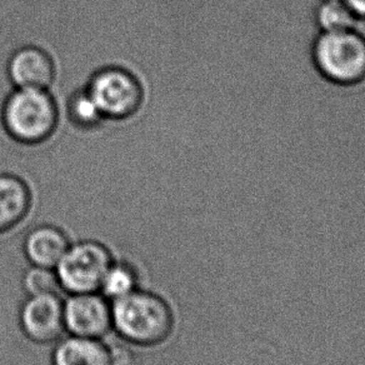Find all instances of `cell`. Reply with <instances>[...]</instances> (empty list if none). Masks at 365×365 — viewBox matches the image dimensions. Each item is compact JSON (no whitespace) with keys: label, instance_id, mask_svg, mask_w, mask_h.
<instances>
[{"label":"cell","instance_id":"cell-1","mask_svg":"<svg viewBox=\"0 0 365 365\" xmlns=\"http://www.w3.org/2000/svg\"><path fill=\"white\" fill-rule=\"evenodd\" d=\"M113 333L124 343L153 349L169 341L177 329L172 302L154 290L139 288L112 302Z\"/></svg>","mask_w":365,"mask_h":365},{"label":"cell","instance_id":"cell-2","mask_svg":"<svg viewBox=\"0 0 365 365\" xmlns=\"http://www.w3.org/2000/svg\"><path fill=\"white\" fill-rule=\"evenodd\" d=\"M0 120L13 142L41 147L56 135L61 106L49 89L13 88L1 106Z\"/></svg>","mask_w":365,"mask_h":365},{"label":"cell","instance_id":"cell-3","mask_svg":"<svg viewBox=\"0 0 365 365\" xmlns=\"http://www.w3.org/2000/svg\"><path fill=\"white\" fill-rule=\"evenodd\" d=\"M315 71L334 86H365V31L360 28L319 31L312 49Z\"/></svg>","mask_w":365,"mask_h":365},{"label":"cell","instance_id":"cell-4","mask_svg":"<svg viewBox=\"0 0 365 365\" xmlns=\"http://www.w3.org/2000/svg\"><path fill=\"white\" fill-rule=\"evenodd\" d=\"M84 86L108 124H120L135 119L145 104L147 91L144 83L127 66H101L91 73Z\"/></svg>","mask_w":365,"mask_h":365},{"label":"cell","instance_id":"cell-5","mask_svg":"<svg viewBox=\"0 0 365 365\" xmlns=\"http://www.w3.org/2000/svg\"><path fill=\"white\" fill-rule=\"evenodd\" d=\"M114 259L112 249L101 240L81 239L71 242L56 267L61 292L66 294L99 292Z\"/></svg>","mask_w":365,"mask_h":365},{"label":"cell","instance_id":"cell-6","mask_svg":"<svg viewBox=\"0 0 365 365\" xmlns=\"http://www.w3.org/2000/svg\"><path fill=\"white\" fill-rule=\"evenodd\" d=\"M64 299L61 294L26 295L18 310V325L26 340L53 345L66 335Z\"/></svg>","mask_w":365,"mask_h":365},{"label":"cell","instance_id":"cell-7","mask_svg":"<svg viewBox=\"0 0 365 365\" xmlns=\"http://www.w3.org/2000/svg\"><path fill=\"white\" fill-rule=\"evenodd\" d=\"M63 309L66 334L107 339L113 333L112 302L101 292L68 294Z\"/></svg>","mask_w":365,"mask_h":365},{"label":"cell","instance_id":"cell-8","mask_svg":"<svg viewBox=\"0 0 365 365\" xmlns=\"http://www.w3.org/2000/svg\"><path fill=\"white\" fill-rule=\"evenodd\" d=\"M6 71L11 88L51 91L58 76L54 56L46 48L36 44L16 48L6 61Z\"/></svg>","mask_w":365,"mask_h":365},{"label":"cell","instance_id":"cell-9","mask_svg":"<svg viewBox=\"0 0 365 365\" xmlns=\"http://www.w3.org/2000/svg\"><path fill=\"white\" fill-rule=\"evenodd\" d=\"M34 212L31 184L14 173L0 172V237L21 228Z\"/></svg>","mask_w":365,"mask_h":365},{"label":"cell","instance_id":"cell-10","mask_svg":"<svg viewBox=\"0 0 365 365\" xmlns=\"http://www.w3.org/2000/svg\"><path fill=\"white\" fill-rule=\"evenodd\" d=\"M71 242V235L61 225L44 222L26 232L21 250L29 265L56 269Z\"/></svg>","mask_w":365,"mask_h":365},{"label":"cell","instance_id":"cell-11","mask_svg":"<svg viewBox=\"0 0 365 365\" xmlns=\"http://www.w3.org/2000/svg\"><path fill=\"white\" fill-rule=\"evenodd\" d=\"M51 346V365H122L117 349L106 339L66 334Z\"/></svg>","mask_w":365,"mask_h":365},{"label":"cell","instance_id":"cell-12","mask_svg":"<svg viewBox=\"0 0 365 365\" xmlns=\"http://www.w3.org/2000/svg\"><path fill=\"white\" fill-rule=\"evenodd\" d=\"M142 287V275L137 265L129 259L115 257L106 273L99 292L107 299L115 302Z\"/></svg>","mask_w":365,"mask_h":365},{"label":"cell","instance_id":"cell-13","mask_svg":"<svg viewBox=\"0 0 365 365\" xmlns=\"http://www.w3.org/2000/svg\"><path fill=\"white\" fill-rule=\"evenodd\" d=\"M317 31H345L359 26L360 21L343 0H319L314 8Z\"/></svg>","mask_w":365,"mask_h":365},{"label":"cell","instance_id":"cell-14","mask_svg":"<svg viewBox=\"0 0 365 365\" xmlns=\"http://www.w3.org/2000/svg\"><path fill=\"white\" fill-rule=\"evenodd\" d=\"M21 288L26 295L61 294L56 269L29 265L21 275Z\"/></svg>","mask_w":365,"mask_h":365},{"label":"cell","instance_id":"cell-15","mask_svg":"<svg viewBox=\"0 0 365 365\" xmlns=\"http://www.w3.org/2000/svg\"><path fill=\"white\" fill-rule=\"evenodd\" d=\"M360 23H365V0H343Z\"/></svg>","mask_w":365,"mask_h":365}]
</instances>
